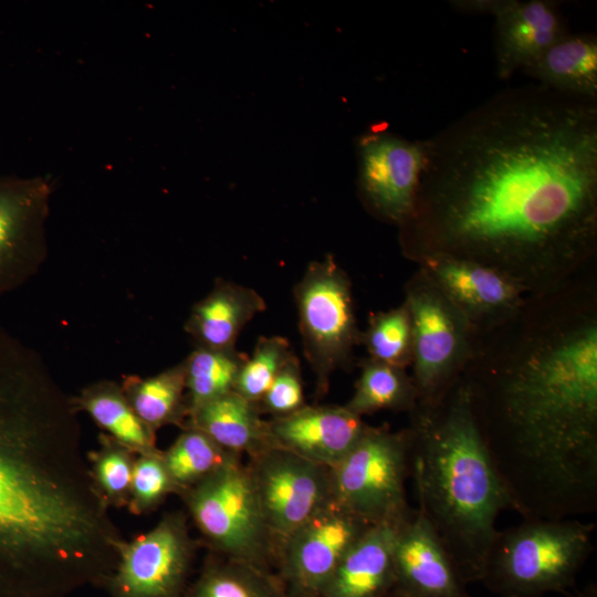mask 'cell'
Returning a JSON list of instances; mask_svg holds the SVG:
<instances>
[{"label":"cell","instance_id":"d6986e66","mask_svg":"<svg viewBox=\"0 0 597 597\" xmlns=\"http://www.w3.org/2000/svg\"><path fill=\"white\" fill-rule=\"evenodd\" d=\"M399 525H370L345 553L320 597H385L392 591L394 544Z\"/></svg>","mask_w":597,"mask_h":597},{"label":"cell","instance_id":"4dcf8cb0","mask_svg":"<svg viewBox=\"0 0 597 597\" xmlns=\"http://www.w3.org/2000/svg\"><path fill=\"white\" fill-rule=\"evenodd\" d=\"M294 356L286 338L260 337L252 355L247 356L239 371L233 391L249 401L259 404L276 375Z\"/></svg>","mask_w":597,"mask_h":597},{"label":"cell","instance_id":"7402d4cb","mask_svg":"<svg viewBox=\"0 0 597 597\" xmlns=\"http://www.w3.org/2000/svg\"><path fill=\"white\" fill-rule=\"evenodd\" d=\"M538 84L597 98V38L567 33L524 69Z\"/></svg>","mask_w":597,"mask_h":597},{"label":"cell","instance_id":"e0dca14e","mask_svg":"<svg viewBox=\"0 0 597 597\" xmlns=\"http://www.w3.org/2000/svg\"><path fill=\"white\" fill-rule=\"evenodd\" d=\"M394 591L405 597H468L452 558L416 510L397 528Z\"/></svg>","mask_w":597,"mask_h":597},{"label":"cell","instance_id":"8fae6325","mask_svg":"<svg viewBox=\"0 0 597 597\" xmlns=\"http://www.w3.org/2000/svg\"><path fill=\"white\" fill-rule=\"evenodd\" d=\"M276 547L333 500L331 469L277 448L247 464Z\"/></svg>","mask_w":597,"mask_h":597},{"label":"cell","instance_id":"9a60e30c","mask_svg":"<svg viewBox=\"0 0 597 597\" xmlns=\"http://www.w3.org/2000/svg\"><path fill=\"white\" fill-rule=\"evenodd\" d=\"M423 273L459 310L469 326L503 321L521 304L523 289L491 266L446 254L418 259Z\"/></svg>","mask_w":597,"mask_h":597},{"label":"cell","instance_id":"d4e9b609","mask_svg":"<svg viewBox=\"0 0 597 597\" xmlns=\"http://www.w3.org/2000/svg\"><path fill=\"white\" fill-rule=\"evenodd\" d=\"M182 597H289L275 572L212 553Z\"/></svg>","mask_w":597,"mask_h":597},{"label":"cell","instance_id":"3957f363","mask_svg":"<svg viewBox=\"0 0 597 597\" xmlns=\"http://www.w3.org/2000/svg\"><path fill=\"white\" fill-rule=\"evenodd\" d=\"M513 362L463 377L489 454L523 519L597 512V323L534 332Z\"/></svg>","mask_w":597,"mask_h":597},{"label":"cell","instance_id":"603a6c76","mask_svg":"<svg viewBox=\"0 0 597 597\" xmlns=\"http://www.w3.org/2000/svg\"><path fill=\"white\" fill-rule=\"evenodd\" d=\"M78 412H86L104 433L136 454L156 452V433L148 429L129 405L122 386L100 380L72 397Z\"/></svg>","mask_w":597,"mask_h":597},{"label":"cell","instance_id":"2e32d148","mask_svg":"<svg viewBox=\"0 0 597 597\" xmlns=\"http://www.w3.org/2000/svg\"><path fill=\"white\" fill-rule=\"evenodd\" d=\"M345 405L307 406L266 420L269 448H277L333 469L367 430Z\"/></svg>","mask_w":597,"mask_h":597},{"label":"cell","instance_id":"4fadbf2b","mask_svg":"<svg viewBox=\"0 0 597 597\" xmlns=\"http://www.w3.org/2000/svg\"><path fill=\"white\" fill-rule=\"evenodd\" d=\"M51 189L41 178L0 177V298L42 268Z\"/></svg>","mask_w":597,"mask_h":597},{"label":"cell","instance_id":"d6a6232c","mask_svg":"<svg viewBox=\"0 0 597 597\" xmlns=\"http://www.w3.org/2000/svg\"><path fill=\"white\" fill-rule=\"evenodd\" d=\"M300 360L292 357L276 375L258 404L272 418L291 415L305 406Z\"/></svg>","mask_w":597,"mask_h":597},{"label":"cell","instance_id":"ac0fdd59","mask_svg":"<svg viewBox=\"0 0 597 597\" xmlns=\"http://www.w3.org/2000/svg\"><path fill=\"white\" fill-rule=\"evenodd\" d=\"M495 19V65L502 80L568 33L558 3L549 0H509Z\"/></svg>","mask_w":597,"mask_h":597},{"label":"cell","instance_id":"484cf974","mask_svg":"<svg viewBox=\"0 0 597 597\" xmlns=\"http://www.w3.org/2000/svg\"><path fill=\"white\" fill-rule=\"evenodd\" d=\"M416 405V388L404 368L369 359L363 364L355 391L345 406L363 417L379 410L410 412Z\"/></svg>","mask_w":597,"mask_h":597},{"label":"cell","instance_id":"83f0119b","mask_svg":"<svg viewBox=\"0 0 597 597\" xmlns=\"http://www.w3.org/2000/svg\"><path fill=\"white\" fill-rule=\"evenodd\" d=\"M161 457L177 489L178 495L199 481L240 459L202 431L185 427Z\"/></svg>","mask_w":597,"mask_h":597},{"label":"cell","instance_id":"f546056e","mask_svg":"<svg viewBox=\"0 0 597 597\" xmlns=\"http://www.w3.org/2000/svg\"><path fill=\"white\" fill-rule=\"evenodd\" d=\"M369 359L404 368L411 360L412 336L407 306L378 313L363 335Z\"/></svg>","mask_w":597,"mask_h":597},{"label":"cell","instance_id":"1f68e13d","mask_svg":"<svg viewBox=\"0 0 597 597\" xmlns=\"http://www.w3.org/2000/svg\"><path fill=\"white\" fill-rule=\"evenodd\" d=\"M172 493L178 494V489L166 468L161 450L137 454L127 504L129 511L136 515L149 513Z\"/></svg>","mask_w":597,"mask_h":597},{"label":"cell","instance_id":"5b68a950","mask_svg":"<svg viewBox=\"0 0 597 597\" xmlns=\"http://www.w3.org/2000/svg\"><path fill=\"white\" fill-rule=\"evenodd\" d=\"M594 523L524 519L498 531L481 583L499 597L566 593L594 549Z\"/></svg>","mask_w":597,"mask_h":597},{"label":"cell","instance_id":"ffe728a7","mask_svg":"<svg viewBox=\"0 0 597 597\" xmlns=\"http://www.w3.org/2000/svg\"><path fill=\"white\" fill-rule=\"evenodd\" d=\"M265 306L264 298L255 290L218 280L192 306L185 331L199 347L233 350L241 331Z\"/></svg>","mask_w":597,"mask_h":597},{"label":"cell","instance_id":"9c48e42d","mask_svg":"<svg viewBox=\"0 0 597 597\" xmlns=\"http://www.w3.org/2000/svg\"><path fill=\"white\" fill-rule=\"evenodd\" d=\"M405 305L411 323L417 404H432L460 377L470 326L425 273L407 290Z\"/></svg>","mask_w":597,"mask_h":597},{"label":"cell","instance_id":"30bf717a","mask_svg":"<svg viewBox=\"0 0 597 597\" xmlns=\"http://www.w3.org/2000/svg\"><path fill=\"white\" fill-rule=\"evenodd\" d=\"M182 511L169 512L148 532L117 544V562L103 588L111 597H182L197 544Z\"/></svg>","mask_w":597,"mask_h":597},{"label":"cell","instance_id":"44dd1931","mask_svg":"<svg viewBox=\"0 0 597 597\" xmlns=\"http://www.w3.org/2000/svg\"><path fill=\"white\" fill-rule=\"evenodd\" d=\"M185 427H193L223 449L253 457L269 448L266 420L258 404L235 391L216 398L190 412Z\"/></svg>","mask_w":597,"mask_h":597},{"label":"cell","instance_id":"e575fe53","mask_svg":"<svg viewBox=\"0 0 597 597\" xmlns=\"http://www.w3.org/2000/svg\"><path fill=\"white\" fill-rule=\"evenodd\" d=\"M385 597H405V596H402V595H400V594H398V593H396V591L392 590V591H390V593H389L387 596H385Z\"/></svg>","mask_w":597,"mask_h":597},{"label":"cell","instance_id":"4316f807","mask_svg":"<svg viewBox=\"0 0 597 597\" xmlns=\"http://www.w3.org/2000/svg\"><path fill=\"white\" fill-rule=\"evenodd\" d=\"M247 355L199 347L182 360L189 415L200 406L233 391ZM189 417V416H188Z\"/></svg>","mask_w":597,"mask_h":597},{"label":"cell","instance_id":"52a82bcc","mask_svg":"<svg viewBox=\"0 0 597 597\" xmlns=\"http://www.w3.org/2000/svg\"><path fill=\"white\" fill-rule=\"evenodd\" d=\"M409 444L408 430L368 426L331 469L333 499L369 525L404 522L412 513L405 489Z\"/></svg>","mask_w":597,"mask_h":597},{"label":"cell","instance_id":"8992f818","mask_svg":"<svg viewBox=\"0 0 597 597\" xmlns=\"http://www.w3.org/2000/svg\"><path fill=\"white\" fill-rule=\"evenodd\" d=\"M179 495L213 554L275 572L276 547L240 459Z\"/></svg>","mask_w":597,"mask_h":597},{"label":"cell","instance_id":"277c9868","mask_svg":"<svg viewBox=\"0 0 597 597\" xmlns=\"http://www.w3.org/2000/svg\"><path fill=\"white\" fill-rule=\"evenodd\" d=\"M409 476L427 520L465 585L481 583L495 523L514 503L476 426L459 377L447 392L410 411Z\"/></svg>","mask_w":597,"mask_h":597},{"label":"cell","instance_id":"5bb4252c","mask_svg":"<svg viewBox=\"0 0 597 597\" xmlns=\"http://www.w3.org/2000/svg\"><path fill=\"white\" fill-rule=\"evenodd\" d=\"M359 189L380 218L402 226L412 213L425 163L423 140L378 132L358 145Z\"/></svg>","mask_w":597,"mask_h":597},{"label":"cell","instance_id":"7c38bea8","mask_svg":"<svg viewBox=\"0 0 597 597\" xmlns=\"http://www.w3.org/2000/svg\"><path fill=\"white\" fill-rule=\"evenodd\" d=\"M370 525L334 499L280 546L275 574L289 597H320L338 563Z\"/></svg>","mask_w":597,"mask_h":597},{"label":"cell","instance_id":"cb8c5ba5","mask_svg":"<svg viewBox=\"0 0 597 597\" xmlns=\"http://www.w3.org/2000/svg\"><path fill=\"white\" fill-rule=\"evenodd\" d=\"M121 386L137 417L153 432L168 425L185 428L189 411L182 362L150 377L128 375Z\"/></svg>","mask_w":597,"mask_h":597},{"label":"cell","instance_id":"6da1fadb","mask_svg":"<svg viewBox=\"0 0 597 597\" xmlns=\"http://www.w3.org/2000/svg\"><path fill=\"white\" fill-rule=\"evenodd\" d=\"M405 251L446 254L531 290L597 239V98L530 84L499 92L423 140Z\"/></svg>","mask_w":597,"mask_h":597},{"label":"cell","instance_id":"7a4b0ae2","mask_svg":"<svg viewBox=\"0 0 597 597\" xmlns=\"http://www.w3.org/2000/svg\"><path fill=\"white\" fill-rule=\"evenodd\" d=\"M72 396L0 326V597L102 587L124 537L91 479Z\"/></svg>","mask_w":597,"mask_h":597},{"label":"cell","instance_id":"f1b7e54d","mask_svg":"<svg viewBox=\"0 0 597 597\" xmlns=\"http://www.w3.org/2000/svg\"><path fill=\"white\" fill-rule=\"evenodd\" d=\"M136 455L104 432L98 448L87 453L92 482L109 509L127 506Z\"/></svg>","mask_w":597,"mask_h":597},{"label":"cell","instance_id":"836d02e7","mask_svg":"<svg viewBox=\"0 0 597 597\" xmlns=\"http://www.w3.org/2000/svg\"><path fill=\"white\" fill-rule=\"evenodd\" d=\"M507 2L509 0H454L450 3L457 11L470 14H492L496 17Z\"/></svg>","mask_w":597,"mask_h":597},{"label":"cell","instance_id":"ba28073f","mask_svg":"<svg viewBox=\"0 0 597 597\" xmlns=\"http://www.w3.org/2000/svg\"><path fill=\"white\" fill-rule=\"evenodd\" d=\"M304 355L324 396L332 374L345 366L359 339L350 282L332 256L310 263L294 287Z\"/></svg>","mask_w":597,"mask_h":597}]
</instances>
